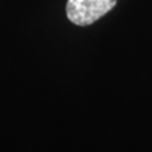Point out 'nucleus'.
Returning a JSON list of instances; mask_svg holds the SVG:
<instances>
[{"label": "nucleus", "instance_id": "nucleus-1", "mask_svg": "<svg viewBox=\"0 0 152 152\" xmlns=\"http://www.w3.org/2000/svg\"><path fill=\"white\" fill-rule=\"evenodd\" d=\"M117 0H67L66 14L76 26H90L115 7Z\"/></svg>", "mask_w": 152, "mask_h": 152}]
</instances>
